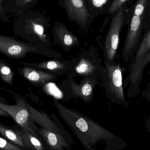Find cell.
<instances>
[{
  "mask_svg": "<svg viewBox=\"0 0 150 150\" xmlns=\"http://www.w3.org/2000/svg\"><path fill=\"white\" fill-rule=\"evenodd\" d=\"M53 105L86 150H119L127 146L124 140L78 111L56 100Z\"/></svg>",
  "mask_w": 150,
  "mask_h": 150,
  "instance_id": "obj_1",
  "label": "cell"
},
{
  "mask_svg": "<svg viewBox=\"0 0 150 150\" xmlns=\"http://www.w3.org/2000/svg\"><path fill=\"white\" fill-rule=\"evenodd\" d=\"M104 66L101 65L99 70L100 86L105 91L107 97L111 103L122 105L124 107L128 106L123 91V73L119 62H110L104 57Z\"/></svg>",
  "mask_w": 150,
  "mask_h": 150,
  "instance_id": "obj_2",
  "label": "cell"
},
{
  "mask_svg": "<svg viewBox=\"0 0 150 150\" xmlns=\"http://www.w3.org/2000/svg\"><path fill=\"white\" fill-rule=\"evenodd\" d=\"M0 52L9 57L22 58L27 53L35 52L49 58L56 59H60L61 54L51 48H46L39 45H30L18 41L10 37L0 35Z\"/></svg>",
  "mask_w": 150,
  "mask_h": 150,
  "instance_id": "obj_3",
  "label": "cell"
},
{
  "mask_svg": "<svg viewBox=\"0 0 150 150\" xmlns=\"http://www.w3.org/2000/svg\"><path fill=\"white\" fill-rule=\"evenodd\" d=\"M77 58L78 62L69 74L70 77L79 76L99 79L102 59L96 47L92 46L88 50H83Z\"/></svg>",
  "mask_w": 150,
  "mask_h": 150,
  "instance_id": "obj_4",
  "label": "cell"
},
{
  "mask_svg": "<svg viewBox=\"0 0 150 150\" xmlns=\"http://www.w3.org/2000/svg\"><path fill=\"white\" fill-rule=\"evenodd\" d=\"M144 18V16H132L122 52V59L125 63L131 61L140 45L145 27Z\"/></svg>",
  "mask_w": 150,
  "mask_h": 150,
  "instance_id": "obj_5",
  "label": "cell"
},
{
  "mask_svg": "<svg viewBox=\"0 0 150 150\" xmlns=\"http://www.w3.org/2000/svg\"><path fill=\"white\" fill-rule=\"evenodd\" d=\"M124 18L123 6L120 7L111 21L103 44V56L109 62L115 61L120 43V33L122 27Z\"/></svg>",
  "mask_w": 150,
  "mask_h": 150,
  "instance_id": "obj_6",
  "label": "cell"
},
{
  "mask_svg": "<svg viewBox=\"0 0 150 150\" xmlns=\"http://www.w3.org/2000/svg\"><path fill=\"white\" fill-rule=\"evenodd\" d=\"M38 131L46 143L49 150H71L74 144L71 135L60 121L55 129L48 130L40 127L38 128Z\"/></svg>",
  "mask_w": 150,
  "mask_h": 150,
  "instance_id": "obj_7",
  "label": "cell"
},
{
  "mask_svg": "<svg viewBox=\"0 0 150 150\" xmlns=\"http://www.w3.org/2000/svg\"><path fill=\"white\" fill-rule=\"evenodd\" d=\"M0 107L13 118L21 129L30 130L36 126L32 120L27 102L23 99L18 100L14 105H7L0 102Z\"/></svg>",
  "mask_w": 150,
  "mask_h": 150,
  "instance_id": "obj_8",
  "label": "cell"
},
{
  "mask_svg": "<svg viewBox=\"0 0 150 150\" xmlns=\"http://www.w3.org/2000/svg\"><path fill=\"white\" fill-rule=\"evenodd\" d=\"M78 62V58L70 60L53 59L45 61L39 63L27 64L29 67L44 70L58 76L70 74Z\"/></svg>",
  "mask_w": 150,
  "mask_h": 150,
  "instance_id": "obj_9",
  "label": "cell"
},
{
  "mask_svg": "<svg viewBox=\"0 0 150 150\" xmlns=\"http://www.w3.org/2000/svg\"><path fill=\"white\" fill-rule=\"evenodd\" d=\"M150 63V50L134 72L128 75L123 82V86H129L127 91V96L129 98L138 96L140 93V86L142 79L144 69Z\"/></svg>",
  "mask_w": 150,
  "mask_h": 150,
  "instance_id": "obj_10",
  "label": "cell"
},
{
  "mask_svg": "<svg viewBox=\"0 0 150 150\" xmlns=\"http://www.w3.org/2000/svg\"><path fill=\"white\" fill-rule=\"evenodd\" d=\"M98 84H99L98 79L92 77H84L79 84H77L74 81H71L70 87L74 96L80 98L85 102L89 103L93 100V90Z\"/></svg>",
  "mask_w": 150,
  "mask_h": 150,
  "instance_id": "obj_11",
  "label": "cell"
},
{
  "mask_svg": "<svg viewBox=\"0 0 150 150\" xmlns=\"http://www.w3.org/2000/svg\"><path fill=\"white\" fill-rule=\"evenodd\" d=\"M54 43L61 47L65 51L68 52L74 47L79 45L76 37L62 25L57 26L54 30Z\"/></svg>",
  "mask_w": 150,
  "mask_h": 150,
  "instance_id": "obj_12",
  "label": "cell"
},
{
  "mask_svg": "<svg viewBox=\"0 0 150 150\" xmlns=\"http://www.w3.org/2000/svg\"><path fill=\"white\" fill-rule=\"evenodd\" d=\"M22 74L25 78L30 82L44 85L49 82L54 81L59 76L50 74L44 70L37 69L33 68L24 67L22 69Z\"/></svg>",
  "mask_w": 150,
  "mask_h": 150,
  "instance_id": "obj_13",
  "label": "cell"
},
{
  "mask_svg": "<svg viewBox=\"0 0 150 150\" xmlns=\"http://www.w3.org/2000/svg\"><path fill=\"white\" fill-rule=\"evenodd\" d=\"M68 12L72 18L84 25L90 15L84 0H65Z\"/></svg>",
  "mask_w": 150,
  "mask_h": 150,
  "instance_id": "obj_14",
  "label": "cell"
},
{
  "mask_svg": "<svg viewBox=\"0 0 150 150\" xmlns=\"http://www.w3.org/2000/svg\"><path fill=\"white\" fill-rule=\"evenodd\" d=\"M21 129L27 150H49L46 143L39 133L37 126L29 130Z\"/></svg>",
  "mask_w": 150,
  "mask_h": 150,
  "instance_id": "obj_15",
  "label": "cell"
},
{
  "mask_svg": "<svg viewBox=\"0 0 150 150\" xmlns=\"http://www.w3.org/2000/svg\"><path fill=\"white\" fill-rule=\"evenodd\" d=\"M150 50V29L144 33L139 47L136 51L129 65V73L132 74L139 66Z\"/></svg>",
  "mask_w": 150,
  "mask_h": 150,
  "instance_id": "obj_16",
  "label": "cell"
},
{
  "mask_svg": "<svg viewBox=\"0 0 150 150\" xmlns=\"http://www.w3.org/2000/svg\"><path fill=\"white\" fill-rule=\"evenodd\" d=\"M0 135L24 150H27L22 129H17L0 122Z\"/></svg>",
  "mask_w": 150,
  "mask_h": 150,
  "instance_id": "obj_17",
  "label": "cell"
},
{
  "mask_svg": "<svg viewBox=\"0 0 150 150\" xmlns=\"http://www.w3.org/2000/svg\"><path fill=\"white\" fill-rule=\"evenodd\" d=\"M0 76L4 81L13 85V73L8 65L0 61Z\"/></svg>",
  "mask_w": 150,
  "mask_h": 150,
  "instance_id": "obj_18",
  "label": "cell"
},
{
  "mask_svg": "<svg viewBox=\"0 0 150 150\" xmlns=\"http://www.w3.org/2000/svg\"><path fill=\"white\" fill-rule=\"evenodd\" d=\"M149 0H137L134 5L133 15L138 16H144Z\"/></svg>",
  "mask_w": 150,
  "mask_h": 150,
  "instance_id": "obj_19",
  "label": "cell"
},
{
  "mask_svg": "<svg viewBox=\"0 0 150 150\" xmlns=\"http://www.w3.org/2000/svg\"><path fill=\"white\" fill-rule=\"evenodd\" d=\"M0 150H24L0 135Z\"/></svg>",
  "mask_w": 150,
  "mask_h": 150,
  "instance_id": "obj_20",
  "label": "cell"
},
{
  "mask_svg": "<svg viewBox=\"0 0 150 150\" xmlns=\"http://www.w3.org/2000/svg\"><path fill=\"white\" fill-rule=\"evenodd\" d=\"M128 0H113L109 8V13L112 14L117 11L120 7L123 6L124 4Z\"/></svg>",
  "mask_w": 150,
  "mask_h": 150,
  "instance_id": "obj_21",
  "label": "cell"
},
{
  "mask_svg": "<svg viewBox=\"0 0 150 150\" xmlns=\"http://www.w3.org/2000/svg\"><path fill=\"white\" fill-rule=\"evenodd\" d=\"M149 74H150V70L149 72ZM142 96L146 100L150 102V81L144 91L142 93Z\"/></svg>",
  "mask_w": 150,
  "mask_h": 150,
  "instance_id": "obj_22",
  "label": "cell"
},
{
  "mask_svg": "<svg viewBox=\"0 0 150 150\" xmlns=\"http://www.w3.org/2000/svg\"><path fill=\"white\" fill-rule=\"evenodd\" d=\"M108 0H91L93 6L96 7H100L107 2Z\"/></svg>",
  "mask_w": 150,
  "mask_h": 150,
  "instance_id": "obj_23",
  "label": "cell"
},
{
  "mask_svg": "<svg viewBox=\"0 0 150 150\" xmlns=\"http://www.w3.org/2000/svg\"><path fill=\"white\" fill-rule=\"evenodd\" d=\"M144 124L147 131L150 134V116H148L145 120Z\"/></svg>",
  "mask_w": 150,
  "mask_h": 150,
  "instance_id": "obj_24",
  "label": "cell"
},
{
  "mask_svg": "<svg viewBox=\"0 0 150 150\" xmlns=\"http://www.w3.org/2000/svg\"><path fill=\"white\" fill-rule=\"evenodd\" d=\"M0 116L8 117V116H10V115L7 112L4 111L0 107Z\"/></svg>",
  "mask_w": 150,
  "mask_h": 150,
  "instance_id": "obj_25",
  "label": "cell"
},
{
  "mask_svg": "<svg viewBox=\"0 0 150 150\" xmlns=\"http://www.w3.org/2000/svg\"><path fill=\"white\" fill-rule=\"evenodd\" d=\"M31 1L32 0H24V3H27Z\"/></svg>",
  "mask_w": 150,
  "mask_h": 150,
  "instance_id": "obj_26",
  "label": "cell"
},
{
  "mask_svg": "<svg viewBox=\"0 0 150 150\" xmlns=\"http://www.w3.org/2000/svg\"><path fill=\"white\" fill-rule=\"evenodd\" d=\"M3 1V0H0V9L1 7V4Z\"/></svg>",
  "mask_w": 150,
  "mask_h": 150,
  "instance_id": "obj_27",
  "label": "cell"
},
{
  "mask_svg": "<svg viewBox=\"0 0 150 150\" xmlns=\"http://www.w3.org/2000/svg\"><path fill=\"white\" fill-rule=\"evenodd\" d=\"M149 14L150 15V4H149Z\"/></svg>",
  "mask_w": 150,
  "mask_h": 150,
  "instance_id": "obj_28",
  "label": "cell"
}]
</instances>
